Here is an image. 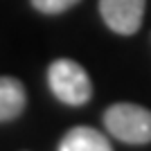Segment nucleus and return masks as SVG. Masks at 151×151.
<instances>
[{
	"label": "nucleus",
	"mask_w": 151,
	"mask_h": 151,
	"mask_svg": "<svg viewBox=\"0 0 151 151\" xmlns=\"http://www.w3.org/2000/svg\"><path fill=\"white\" fill-rule=\"evenodd\" d=\"M79 0H32L34 9H38L41 14H61L68 12L70 7H75Z\"/></svg>",
	"instance_id": "obj_6"
},
{
	"label": "nucleus",
	"mask_w": 151,
	"mask_h": 151,
	"mask_svg": "<svg viewBox=\"0 0 151 151\" xmlns=\"http://www.w3.org/2000/svg\"><path fill=\"white\" fill-rule=\"evenodd\" d=\"M27 106L25 86L16 77H0V122L16 120Z\"/></svg>",
	"instance_id": "obj_5"
},
{
	"label": "nucleus",
	"mask_w": 151,
	"mask_h": 151,
	"mask_svg": "<svg viewBox=\"0 0 151 151\" xmlns=\"http://www.w3.org/2000/svg\"><path fill=\"white\" fill-rule=\"evenodd\" d=\"M104 126L113 138L122 140L126 145H149L151 142V111L120 101L106 108Z\"/></svg>",
	"instance_id": "obj_1"
},
{
	"label": "nucleus",
	"mask_w": 151,
	"mask_h": 151,
	"mask_svg": "<svg viewBox=\"0 0 151 151\" xmlns=\"http://www.w3.org/2000/svg\"><path fill=\"white\" fill-rule=\"evenodd\" d=\"M59 151H113L108 138L90 126L70 129L59 142Z\"/></svg>",
	"instance_id": "obj_4"
},
{
	"label": "nucleus",
	"mask_w": 151,
	"mask_h": 151,
	"mask_svg": "<svg viewBox=\"0 0 151 151\" xmlns=\"http://www.w3.org/2000/svg\"><path fill=\"white\" fill-rule=\"evenodd\" d=\"M47 83L59 101L68 106H83L93 97L88 72L72 59H57L47 68Z\"/></svg>",
	"instance_id": "obj_2"
},
{
	"label": "nucleus",
	"mask_w": 151,
	"mask_h": 151,
	"mask_svg": "<svg viewBox=\"0 0 151 151\" xmlns=\"http://www.w3.org/2000/svg\"><path fill=\"white\" fill-rule=\"evenodd\" d=\"M147 0H99V14L104 23L117 34H135L145 18Z\"/></svg>",
	"instance_id": "obj_3"
}]
</instances>
